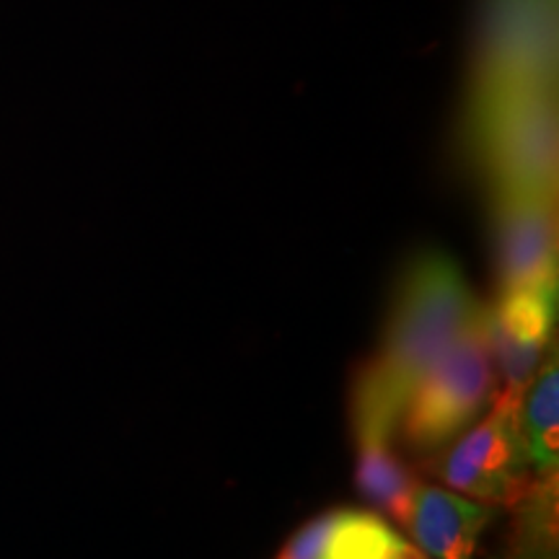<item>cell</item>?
Instances as JSON below:
<instances>
[{
  "mask_svg": "<svg viewBox=\"0 0 559 559\" xmlns=\"http://www.w3.org/2000/svg\"><path fill=\"white\" fill-rule=\"evenodd\" d=\"M502 290H557L555 194H489Z\"/></svg>",
  "mask_w": 559,
  "mask_h": 559,
  "instance_id": "5",
  "label": "cell"
},
{
  "mask_svg": "<svg viewBox=\"0 0 559 559\" xmlns=\"http://www.w3.org/2000/svg\"><path fill=\"white\" fill-rule=\"evenodd\" d=\"M515 508L519 519L508 559H557V472L539 474Z\"/></svg>",
  "mask_w": 559,
  "mask_h": 559,
  "instance_id": "9",
  "label": "cell"
},
{
  "mask_svg": "<svg viewBox=\"0 0 559 559\" xmlns=\"http://www.w3.org/2000/svg\"><path fill=\"white\" fill-rule=\"evenodd\" d=\"M340 510H326V513L317 515L309 523H304L296 534L285 542V547L277 551L275 559H321L324 557L326 542L337 521Z\"/></svg>",
  "mask_w": 559,
  "mask_h": 559,
  "instance_id": "10",
  "label": "cell"
},
{
  "mask_svg": "<svg viewBox=\"0 0 559 559\" xmlns=\"http://www.w3.org/2000/svg\"><path fill=\"white\" fill-rule=\"evenodd\" d=\"M481 309L453 257L432 249L412 257L396 285L379 358L355 383L353 428L394 436L412 386Z\"/></svg>",
  "mask_w": 559,
  "mask_h": 559,
  "instance_id": "1",
  "label": "cell"
},
{
  "mask_svg": "<svg viewBox=\"0 0 559 559\" xmlns=\"http://www.w3.org/2000/svg\"><path fill=\"white\" fill-rule=\"evenodd\" d=\"M521 438L528 464L539 474L557 472L559 461V370L551 355L521 404Z\"/></svg>",
  "mask_w": 559,
  "mask_h": 559,
  "instance_id": "8",
  "label": "cell"
},
{
  "mask_svg": "<svg viewBox=\"0 0 559 559\" xmlns=\"http://www.w3.org/2000/svg\"><path fill=\"white\" fill-rule=\"evenodd\" d=\"M492 519L489 508L432 485H419L409 531L436 559H477L479 539Z\"/></svg>",
  "mask_w": 559,
  "mask_h": 559,
  "instance_id": "6",
  "label": "cell"
},
{
  "mask_svg": "<svg viewBox=\"0 0 559 559\" xmlns=\"http://www.w3.org/2000/svg\"><path fill=\"white\" fill-rule=\"evenodd\" d=\"M432 472L466 498L515 506L531 485L521 415L492 404L485 419L432 461Z\"/></svg>",
  "mask_w": 559,
  "mask_h": 559,
  "instance_id": "3",
  "label": "cell"
},
{
  "mask_svg": "<svg viewBox=\"0 0 559 559\" xmlns=\"http://www.w3.org/2000/svg\"><path fill=\"white\" fill-rule=\"evenodd\" d=\"M355 443H358L355 481L360 495L389 521L409 526L419 481L391 449V436L381 430H355Z\"/></svg>",
  "mask_w": 559,
  "mask_h": 559,
  "instance_id": "7",
  "label": "cell"
},
{
  "mask_svg": "<svg viewBox=\"0 0 559 559\" xmlns=\"http://www.w3.org/2000/svg\"><path fill=\"white\" fill-rule=\"evenodd\" d=\"M495 368L487 342V306L412 386L400 423L409 449L438 451L477 423L492 402Z\"/></svg>",
  "mask_w": 559,
  "mask_h": 559,
  "instance_id": "2",
  "label": "cell"
},
{
  "mask_svg": "<svg viewBox=\"0 0 559 559\" xmlns=\"http://www.w3.org/2000/svg\"><path fill=\"white\" fill-rule=\"evenodd\" d=\"M557 313V290H502L498 304L487 306V342L492 355L495 407L521 415L523 396L534 383L536 368L549 345Z\"/></svg>",
  "mask_w": 559,
  "mask_h": 559,
  "instance_id": "4",
  "label": "cell"
}]
</instances>
